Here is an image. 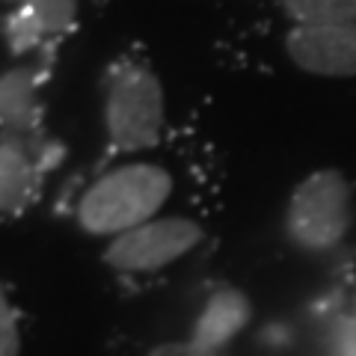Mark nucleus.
I'll return each instance as SVG.
<instances>
[{
	"instance_id": "f257e3e1",
	"label": "nucleus",
	"mask_w": 356,
	"mask_h": 356,
	"mask_svg": "<svg viewBox=\"0 0 356 356\" xmlns=\"http://www.w3.org/2000/svg\"><path fill=\"white\" fill-rule=\"evenodd\" d=\"M172 196V175L158 163L134 161L104 172L77 202V222L95 238H119L158 217Z\"/></svg>"
},
{
	"instance_id": "f03ea898",
	"label": "nucleus",
	"mask_w": 356,
	"mask_h": 356,
	"mask_svg": "<svg viewBox=\"0 0 356 356\" xmlns=\"http://www.w3.org/2000/svg\"><path fill=\"white\" fill-rule=\"evenodd\" d=\"M163 86L143 63H122L110 74L104 98V122L110 143L119 152H149L163 134Z\"/></svg>"
},
{
	"instance_id": "7ed1b4c3",
	"label": "nucleus",
	"mask_w": 356,
	"mask_h": 356,
	"mask_svg": "<svg viewBox=\"0 0 356 356\" xmlns=\"http://www.w3.org/2000/svg\"><path fill=\"white\" fill-rule=\"evenodd\" d=\"M353 222L350 181L339 170H318L294 187L285 208V232L300 250L330 252Z\"/></svg>"
},
{
	"instance_id": "20e7f679",
	"label": "nucleus",
	"mask_w": 356,
	"mask_h": 356,
	"mask_svg": "<svg viewBox=\"0 0 356 356\" xmlns=\"http://www.w3.org/2000/svg\"><path fill=\"white\" fill-rule=\"evenodd\" d=\"M202 226L187 217H154L110 241L104 261L122 273H149L184 259L199 241Z\"/></svg>"
},
{
	"instance_id": "39448f33",
	"label": "nucleus",
	"mask_w": 356,
	"mask_h": 356,
	"mask_svg": "<svg viewBox=\"0 0 356 356\" xmlns=\"http://www.w3.org/2000/svg\"><path fill=\"white\" fill-rule=\"evenodd\" d=\"M285 51L306 74L356 77V24H294Z\"/></svg>"
},
{
	"instance_id": "423d86ee",
	"label": "nucleus",
	"mask_w": 356,
	"mask_h": 356,
	"mask_svg": "<svg viewBox=\"0 0 356 356\" xmlns=\"http://www.w3.org/2000/svg\"><path fill=\"white\" fill-rule=\"evenodd\" d=\"M250 315L252 306L238 288H220L217 294H211L202 315L196 318V327L187 341L208 356H220L250 324Z\"/></svg>"
},
{
	"instance_id": "0eeeda50",
	"label": "nucleus",
	"mask_w": 356,
	"mask_h": 356,
	"mask_svg": "<svg viewBox=\"0 0 356 356\" xmlns=\"http://www.w3.org/2000/svg\"><path fill=\"white\" fill-rule=\"evenodd\" d=\"M39 191L36 161L21 140H0V214L27 208Z\"/></svg>"
},
{
	"instance_id": "6e6552de",
	"label": "nucleus",
	"mask_w": 356,
	"mask_h": 356,
	"mask_svg": "<svg viewBox=\"0 0 356 356\" xmlns=\"http://www.w3.org/2000/svg\"><path fill=\"white\" fill-rule=\"evenodd\" d=\"M0 119L13 128L33 125L36 119V81L30 69L0 74Z\"/></svg>"
},
{
	"instance_id": "1a4fd4ad",
	"label": "nucleus",
	"mask_w": 356,
	"mask_h": 356,
	"mask_svg": "<svg viewBox=\"0 0 356 356\" xmlns=\"http://www.w3.org/2000/svg\"><path fill=\"white\" fill-rule=\"evenodd\" d=\"M294 24H356V0H280Z\"/></svg>"
},
{
	"instance_id": "9d476101",
	"label": "nucleus",
	"mask_w": 356,
	"mask_h": 356,
	"mask_svg": "<svg viewBox=\"0 0 356 356\" xmlns=\"http://www.w3.org/2000/svg\"><path fill=\"white\" fill-rule=\"evenodd\" d=\"M39 36H63L77 18V0H18Z\"/></svg>"
},
{
	"instance_id": "9b49d317",
	"label": "nucleus",
	"mask_w": 356,
	"mask_h": 356,
	"mask_svg": "<svg viewBox=\"0 0 356 356\" xmlns=\"http://www.w3.org/2000/svg\"><path fill=\"white\" fill-rule=\"evenodd\" d=\"M21 353V330L15 309L9 303V297L0 288V356H18Z\"/></svg>"
},
{
	"instance_id": "f8f14e48",
	"label": "nucleus",
	"mask_w": 356,
	"mask_h": 356,
	"mask_svg": "<svg viewBox=\"0 0 356 356\" xmlns=\"http://www.w3.org/2000/svg\"><path fill=\"white\" fill-rule=\"evenodd\" d=\"M149 356H208V353L193 348L191 341H170V344H161V348H154Z\"/></svg>"
},
{
	"instance_id": "ddd939ff",
	"label": "nucleus",
	"mask_w": 356,
	"mask_h": 356,
	"mask_svg": "<svg viewBox=\"0 0 356 356\" xmlns=\"http://www.w3.org/2000/svg\"><path fill=\"white\" fill-rule=\"evenodd\" d=\"M344 350H348V356H356V297H353L348 327H344Z\"/></svg>"
}]
</instances>
